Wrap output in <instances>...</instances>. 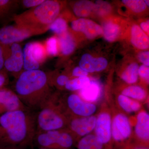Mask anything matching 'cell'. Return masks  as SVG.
Wrapping results in <instances>:
<instances>
[{
  "label": "cell",
  "instance_id": "6da1fadb",
  "mask_svg": "<svg viewBox=\"0 0 149 149\" xmlns=\"http://www.w3.org/2000/svg\"><path fill=\"white\" fill-rule=\"evenodd\" d=\"M37 133L36 115L30 110L6 111L0 115V143L26 148Z\"/></svg>",
  "mask_w": 149,
  "mask_h": 149
},
{
  "label": "cell",
  "instance_id": "7a4b0ae2",
  "mask_svg": "<svg viewBox=\"0 0 149 149\" xmlns=\"http://www.w3.org/2000/svg\"><path fill=\"white\" fill-rule=\"evenodd\" d=\"M15 90L22 102L30 111H39L53 96L47 73L39 69L21 72Z\"/></svg>",
  "mask_w": 149,
  "mask_h": 149
},
{
  "label": "cell",
  "instance_id": "3957f363",
  "mask_svg": "<svg viewBox=\"0 0 149 149\" xmlns=\"http://www.w3.org/2000/svg\"><path fill=\"white\" fill-rule=\"evenodd\" d=\"M61 5L58 1L45 0L40 5L13 17L15 24L40 35L49 30V27L58 17Z\"/></svg>",
  "mask_w": 149,
  "mask_h": 149
},
{
  "label": "cell",
  "instance_id": "277c9868",
  "mask_svg": "<svg viewBox=\"0 0 149 149\" xmlns=\"http://www.w3.org/2000/svg\"><path fill=\"white\" fill-rule=\"evenodd\" d=\"M68 120L67 116L50 100L36 115L37 132L65 129Z\"/></svg>",
  "mask_w": 149,
  "mask_h": 149
},
{
  "label": "cell",
  "instance_id": "5b68a950",
  "mask_svg": "<svg viewBox=\"0 0 149 149\" xmlns=\"http://www.w3.org/2000/svg\"><path fill=\"white\" fill-rule=\"evenodd\" d=\"M76 139L67 128L37 132L33 144L39 148L71 149Z\"/></svg>",
  "mask_w": 149,
  "mask_h": 149
},
{
  "label": "cell",
  "instance_id": "8992f818",
  "mask_svg": "<svg viewBox=\"0 0 149 149\" xmlns=\"http://www.w3.org/2000/svg\"><path fill=\"white\" fill-rule=\"evenodd\" d=\"M65 103V105L58 104L63 111L65 107L64 111L68 117L70 116L85 117L93 115L97 110V107L94 103L85 101L75 94H70L68 96Z\"/></svg>",
  "mask_w": 149,
  "mask_h": 149
},
{
  "label": "cell",
  "instance_id": "52a82bcc",
  "mask_svg": "<svg viewBox=\"0 0 149 149\" xmlns=\"http://www.w3.org/2000/svg\"><path fill=\"white\" fill-rule=\"evenodd\" d=\"M133 131L128 116L124 113L116 112L112 115V139L116 144L127 142L131 138Z\"/></svg>",
  "mask_w": 149,
  "mask_h": 149
},
{
  "label": "cell",
  "instance_id": "ba28073f",
  "mask_svg": "<svg viewBox=\"0 0 149 149\" xmlns=\"http://www.w3.org/2000/svg\"><path fill=\"white\" fill-rule=\"evenodd\" d=\"M4 63L7 71L18 74L23 68V50L18 43L9 45H2Z\"/></svg>",
  "mask_w": 149,
  "mask_h": 149
},
{
  "label": "cell",
  "instance_id": "9c48e42d",
  "mask_svg": "<svg viewBox=\"0 0 149 149\" xmlns=\"http://www.w3.org/2000/svg\"><path fill=\"white\" fill-rule=\"evenodd\" d=\"M111 112L109 109H102L97 116L95 134L104 147L112 141L111 134Z\"/></svg>",
  "mask_w": 149,
  "mask_h": 149
},
{
  "label": "cell",
  "instance_id": "30bf717a",
  "mask_svg": "<svg viewBox=\"0 0 149 149\" xmlns=\"http://www.w3.org/2000/svg\"><path fill=\"white\" fill-rule=\"evenodd\" d=\"M35 35V32L17 24L7 25L0 29V44L9 45Z\"/></svg>",
  "mask_w": 149,
  "mask_h": 149
},
{
  "label": "cell",
  "instance_id": "8fae6325",
  "mask_svg": "<svg viewBox=\"0 0 149 149\" xmlns=\"http://www.w3.org/2000/svg\"><path fill=\"white\" fill-rule=\"evenodd\" d=\"M97 116L92 115L85 117L70 116L67 128L77 139L91 133L95 127Z\"/></svg>",
  "mask_w": 149,
  "mask_h": 149
},
{
  "label": "cell",
  "instance_id": "7c38bea8",
  "mask_svg": "<svg viewBox=\"0 0 149 149\" xmlns=\"http://www.w3.org/2000/svg\"><path fill=\"white\" fill-rule=\"evenodd\" d=\"M0 104L6 111L29 110L22 102L15 92L5 87L0 88Z\"/></svg>",
  "mask_w": 149,
  "mask_h": 149
},
{
  "label": "cell",
  "instance_id": "4fadbf2b",
  "mask_svg": "<svg viewBox=\"0 0 149 149\" xmlns=\"http://www.w3.org/2000/svg\"><path fill=\"white\" fill-rule=\"evenodd\" d=\"M72 29L77 32H83L88 39L95 38L103 33L100 25L89 19L80 18L73 20L71 23Z\"/></svg>",
  "mask_w": 149,
  "mask_h": 149
},
{
  "label": "cell",
  "instance_id": "5bb4252c",
  "mask_svg": "<svg viewBox=\"0 0 149 149\" xmlns=\"http://www.w3.org/2000/svg\"><path fill=\"white\" fill-rule=\"evenodd\" d=\"M134 132L138 140L144 143L149 140V115L146 111H139L136 116Z\"/></svg>",
  "mask_w": 149,
  "mask_h": 149
},
{
  "label": "cell",
  "instance_id": "9a60e30c",
  "mask_svg": "<svg viewBox=\"0 0 149 149\" xmlns=\"http://www.w3.org/2000/svg\"><path fill=\"white\" fill-rule=\"evenodd\" d=\"M107 64L106 59L103 57L95 58L88 54L83 55L79 62L80 67L88 72L101 71L107 67Z\"/></svg>",
  "mask_w": 149,
  "mask_h": 149
},
{
  "label": "cell",
  "instance_id": "2e32d148",
  "mask_svg": "<svg viewBox=\"0 0 149 149\" xmlns=\"http://www.w3.org/2000/svg\"><path fill=\"white\" fill-rule=\"evenodd\" d=\"M101 91L99 83L96 81H91L86 87L80 90L79 96L85 101L94 103L100 97Z\"/></svg>",
  "mask_w": 149,
  "mask_h": 149
},
{
  "label": "cell",
  "instance_id": "e0dca14e",
  "mask_svg": "<svg viewBox=\"0 0 149 149\" xmlns=\"http://www.w3.org/2000/svg\"><path fill=\"white\" fill-rule=\"evenodd\" d=\"M131 42L132 44L141 49L149 48L148 37L138 25H133L131 29Z\"/></svg>",
  "mask_w": 149,
  "mask_h": 149
},
{
  "label": "cell",
  "instance_id": "ac0fdd59",
  "mask_svg": "<svg viewBox=\"0 0 149 149\" xmlns=\"http://www.w3.org/2000/svg\"><path fill=\"white\" fill-rule=\"evenodd\" d=\"M117 102L120 108L126 113L137 112L141 110L142 107L140 102L122 95L118 96Z\"/></svg>",
  "mask_w": 149,
  "mask_h": 149
},
{
  "label": "cell",
  "instance_id": "d6986e66",
  "mask_svg": "<svg viewBox=\"0 0 149 149\" xmlns=\"http://www.w3.org/2000/svg\"><path fill=\"white\" fill-rule=\"evenodd\" d=\"M58 42L61 52L63 55H68L74 51L75 42L72 35L68 31L58 36Z\"/></svg>",
  "mask_w": 149,
  "mask_h": 149
},
{
  "label": "cell",
  "instance_id": "ffe728a7",
  "mask_svg": "<svg viewBox=\"0 0 149 149\" xmlns=\"http://www.w3.org/2000/svg\"><path fill=\"white\" fill-rule=\"evenodd\" d=\"M77 148V149H104V147L95 134L90 133L80 139Z\"/></svg>",
  "mask_w": 149,
  "mask_h": 149
},
{
  "label": "cell",
  "instance_id": "44dd1931",
  "mask_svg": "<svg viewBox=\"0 0 149 149\" xmlns=\"http://www.w3.org/2000/svg\"><path fill=\"white\" fill-rule=\"evenodd\" d=\"M31 53L34 60L40 65L42 64L47 58L44 43L40 42H31Z\"/></svg>",
  "mask_w": 149,
  "mask_h": 149
},
{
  "label": "cell",
  "instance_id": "7402d4cb",
  "mask_svg": "<svg viewBox=\"0 0 149 149\" xmlns=\"http://www.w3.org/2000/svg\"><path fill=\"white\" fill-rule=\"evenodd\" d=\"M121 95L139 102L144 101L147 97L146 92L143 88L136 85L125 88L121 92Z\"/></svg>",
  "mask_w": 149,
  "mask_h": 149
},
{
  "label": "cell",
  "instance_id": "603a6c76",
  "mask_svg": "<svg viewBox=\"0 0 149 149\" xmlns=\"http://www.w3.org/2000/svg\"><path fill=\"white\" fill-rule=\"evenodd\" d=\"M95 9V4L88 1H80L74 3L73 10L79 17L88 16Z\"/></svg>",
  "mask_w": 149,
  "mask_h": 149
},
{
  "label": "cell",
  "instance_id": "cb8c5ba5",
  "mask_svg": "<svg viewBox=\"0 0 149 149\" xmlns=\"http://www.w3.org/2000/svg\"><path fill=\"white\" fill-rule=\"evenodd\" d=\"M31 42L25 45L23 50V68L25 70H39L40 65L32 58L31 53Z\"/></svg>",
  "mask_w": 149,
  "mask_h": 149
},
{
  "label": "cell",
  "instance_id": "d4e9b609",
  "mask_svg": "<svg viewBox=\"0 0 149 149\" xmlns=\"http://www.w3.org/2000/svg\"><path fill=\"white\" fill-rule=\"evenodd\" d=\"M19 1L0 0V22L11 14L18 5Z\"/></svg>",
  "mask_w": 149,
  "mask_h": 149
},
{
  "label": "cell",
  "instance_id": "484cf974",
  "mask_svg": "<svg viewBox=\"0 0 149 149\" xmlns=\"http://www.w3.org/2000/svg\"><path fill=\"white\" fill-rule=\"evenodd\" d=\"M139 66L137 63L130 64L125 70L122 74L121 78L128 84H133L136 83L139 77Z\"/></svg>",
  "mask_w": 149,
  "mask_h": 149
},
{
  "label": "cell",
  "instance_id": "4316f807",
  "mask_svg": "<svg viewBox=\"0 0 149 149\" xmlns=\"http://www.w3.org/2000/svg\"><path fill=\"white\" fill-rule=\"evenodd\" d=\"M91 81L90 78L87 76L77 77L71 80L70 79L65 87L69 91L80 90L86 87Z\"/></svg>",
  "mask_w": 149,
  "mask_h": 149
},
{
  "label": "cell",
  "instance_id": "83f0119b",
  "mask_svg": "<svg viewBox=\"0 0 149 149\" xmlns=\"http://www.w3.org/2000/svg\"><path fill=\"white\" fill-rule=\"evenodd\" d=\"M119 32V27L117 24L112 22H107L104 25V37L109 42L114 41L117 37Z\"/></svg>",
  "mask_w": 149,
  "mask_h": 149
},
{
  "label": "cell",
  "instance_id": "f1b7e54d",
  "mask_svg": "<svg viewBox=\"0 0 149 149\" xmlns=\"http://www.w3.org/2000/svg\"><path fill=\"white\" fill-rule=\"evenodd\" d=\"M67 29L66 20L61 17H57L56 19L49 28V30L56 33L58 36L67 32Z\"/></svg>",
  "mask_w": 149,
  "mask_h": 149
},
{
  "label": "cell",
  "instance_id": "f546056e",
  "mask_svg": "<svg viewBox=\"0 0 149 149\" xmlns=\"http://www.w3.org/2000/svg\"><path fill=\"white\" fill-rule=\"evenodd\" d=\"M47 56H54L58 54V39L55 36L48 38L44 43Z\"/></svg>",
  "mask_w": 149,
  "mask_h": 149
},
{
  "label": "cell",
  "instance_id": "4dcf8cb0",
  "mask_svg": "<svg viewBox=\"0 0 149 149\" xmlns=\"http://www.w3.org/2000/svg\"><path fill=\"white\" fill-rule=\"evenodd\" d=\"M122 1L131 10L137 13L143 11L146 8V5L143 1L123 0Z\"/></svg>",
  "mask_w": 149,
  "mask_h": 149
},
{
  "label": "cell",
  "instance_id": "1f68e13d",
  "mask_svg": "<svg viewBox=\"0 0 149 149\" xmlns=\"http://www.w3.org/2000/svg\"><path fill=\"white\" fill-rule=\"evenodd\" d=\"M45 0H24L21 1L22 6L26 8H32L40 5Z\"/></svg>",
  "mask_w": 149,
  "mask_h": 149
},
{
  "label": "cell",
  "instance_id": "d6a6232c",
  "mask_svg": "<svg viewBox=\"0 0 149 149\" xmlns=\"http://www.w3.org/2000/svg\"><path fill=\"white\" fill-rule=\"evenodd\" d=\"M109 8H110L109 5L107 3L104 1H97L96 4L95 5V9H96L99 13H104V12H107Z\"/></svg>",
  "mask_w": 149,
  "mask_h": 149
},
{
  "label": "cell",
  "instance_id": "836d02e7",
  "mask_svg": "<svg viewBox=\"0 0 149 149\" xmlns=\"http://www.w3.org/2000/svg\"><path fill=\"white\" fill-rule=\"evenodd\" d=\"M149 82V67L146 65H141L139 69V75Z\"/></svg>",
  "mask_w": 149,
  "mask_h": 149
},
{
  "label": "cell",
  "instance_id": "e575fe53",
  "mask_svg": "<svg viewBox=\"0 0 149 149\" xmlns=\"http://www.w3.org/2000/svg\"><path fill=\"white\" fill-rule=\"evenodd\" d=\"M70 80L69 77L65 74H61L57 77L56 80V85L59 87L65 86Z\"/></svg>",
  "mask_w": 149,
  "mask_h": 149
},
{
  "label": "cell",
  "instance_id": "d590c367",
  "mask_svg": "<svg viewBox=\"0 0 149 149\" xmlns=\"http://www.w3.org/2000/svg\"><path fill=\"white\" fill-rule=\"evenodd\" d=\"M149 52L148 51L142 52L139 54L138 57L139 60L143 63L144 65L149 66Z\"/></svg>",
  "mask_w": 149,
  "mask_h": 149
},
{
  "label": "cell",
  "instance_id": "8d00e7d4",
  "mask_svg": "<svg viewBox=\"0 0 149 149\" xmlns=\"http://www.w3.org/2000/svg\"><path fill=\"white\" fill-rule=\"evenodd\" d=\"M88 75V72L82 69L80 67H77L73 69L72 76L75 77H85Z\"/></svg>",
  "mask_w": 149,
  "mask_h": 149
},
{
  "label": "cell",
  "instance_id": "74e56055",
  "mask_svg": "<svg viewBox=\"0 0 149 149\" xmlns=\"http://www.w3.org/2000/svg\"><path fill=\"white\" fill-rule=\"evenodd\" d=\"M8 82L7 74L3 70L0 71V88L4 87Z\"/></svg>",
  "mask_w": 149,
  "mask_h": 149
},
{
  "label": "cell",
  "instance_id": "f35d334b",
  "mask_svg": "<svg viewBox=\"0 0 149 149\" xmlns=\"http://www.w3.org/2000/svg\"><path fill=\"white\" fill-rule=\"evenodd\" d=\"M24 147L11 145H2L0 146V149H24Z\"/></svg>",
  "mask_w": 149,
  "mask_h": 149
},
{
  "label": "cell",
  "instance_id": "ab89813d",
  "mask_svg": "<svg viewBox=\"0 0 149 149\" xmlns=\"http://www.w3.org/2000/svg\"><path fill=\"white\" fill-rule=\"evenodd\" d=\"M4 63V59L3 50L1 45L0 44V71L3 70Z\"/></svg>",
  "mask_w": 149,
  "mask_h": 149
},
{
  "label": "cell",
  "instance_id": "60d3db41",
  "mask_svg": "<svg viewBox=\"0 0 149 149\" xmlns=\"http://www.w3.org/2000/svg\"><path fill=\"white\" fill-rule=\"evenodd\" d=\"M149 26L148 20L146 22H142L141 24V29H143L145 32H148V33H149Z\"/></svg>",
  "mask_w": 149,
  "mask_h": 149
},
{
  "label": "cell",
  "instance_id": "b9f144b4",
  "mask_svg": "<svg viewBox=\"0 0 149 149\" xmlns=\"http://www.w3.org/2000/svg\"><path fill=\"white\" fill-rule=\"evenodd\" d=\"M6 112L5 108L2 105L0 104V115Z\"/></svg>",
  "mask_w": 149,
  "mask_h": 149
},
{
  "label": "cell",
  "instance_id": "7bdbcfd3",
  "mask_svg": "<svg viewBox=\"0 0 149 149\" xmlns=\"http://www.w3.org/2000/svg\"><path fill=\"white\" fill-rule=\"evenodd\" d=\"M133 149H149L148 148L145 146H139L133 148Z\"/></svg>",
  "mask_w": 149,
  "mask_h": 149
},
{
  "label": "cell",
  "instance_id": "ee69618b",
  "mask_svg": "<svg viewBox=\"0 0 149 149\" xmlns=\"http://www.w3.org/2000/svg\"><path fill=\"white\" fill-rule=\"evenodd\" d=\"M145 3H146V5L149 6V1H144Z\"/></svg>",
  "mask_w": 149,
  "mask_h": 149
},
{
  "label": "cell",
  "instance_id": "f6af8a7d",
  "mask_svg": "<svg viewBox=\"0 0 149 149\" xmlns=\"http://www.w3.org/2000/svg\"><path fill=\"white\" fill-rule=\"evenodd\" d=\"M38 149H45V148H39Z\"/></svg>",
  "mask_w": 149,
  "mask_h": 149
}]
</instances>
